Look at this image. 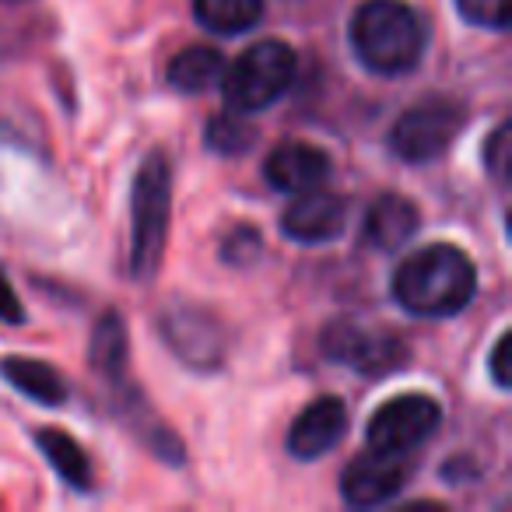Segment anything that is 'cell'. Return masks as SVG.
I'll return each mask as SVG.
<instances>
[{
    "label": "cell",
    "instance_id": "obj_1",
    "mask_svg": "<svg viewBox=\"0 0 512 512\" xmlns=\"http://www.w3.org/2000/svg\"><path fill=\"white\" fill-rule=\"evenodd\" d=\"M477 267L453 242L414 249L393 271V302L418 320H446L474 302Z\"/></svg>",
    "mask_w": 512,
    "mask_h": 512
},
{
    "label": "cell",
    "instance_id": "obj_2",
    "mask_svg": "<svg viewBox=\"0 0 512 512\" xmlns=\"http://www.w3.org/2000/svg\"><path fill=\"white\" fill-rule=\"evenodd\" d=\"M351 53L379 78H404L418 71L428 50V29L404 0H362L348 25Z\"/></svg>",
    "mask_w": 512,
    "mask_h": 512
},
{
    "label": "cell",
    "instance_id": "obj_3",
    "mask_svg": "<svg viewBox=\"0 0 512 512\" xmlns=\"http://www.w3.org/2000/svg\"><path fill=\"white\" fill-rule=\"evenodd\" d=\"M172 218V165L165 151H151L134 176L130 193V274L151 281L158 274Z\"/></svg>",
    "mask_w": 512,
    "mask_h": 512
},
{
    "label": "cell",
    "instance_id": "obj_4",
    "mask_svg": "<svg viewBox=\"0 0 512 512\" xmlns=\"http://www.w3.org/2000/svg\"><path fill=\"white\" fill-rule=\"evenodd\" d=\"M295 71H299V57L292 46L281 39H260L242 50L232 64H225L221 74L225 106L246 116L264 113L288 95V88L295 85Z\"/></svg>",
    "mask_w": 512,
    "mask_h": 512
},
{
    "label": "cell",
    "instance_id": "obj_5",
    "mask_svg": "<svg viewBox=\"0 0 512 512\" xmlns=\"http://www.w3.org/2000/svg\"><path fill=\"white\" fill-rule=\"evenodd\" d=\"M463 127H467V106L449 95H432L397 116L390 127V151L407 165H428L453 148Z\"/></svg>",
    "mask_w": 512,
    "mask_h": 512
},
{
    "label": "cell",
    "instance_id": "obj_6",
    "mask_svg": "<svg viewBox=\"0 0 512 512\" xmlns=\"http://www.w3.org/2000/svg\"><path fill=\"white\" fill-rule=\"evenodd\" d=\"M320 351L327 362L348 365L365 379H386L411 362V348L386 327H362L355 320H334L323 327Z\"/></svg>",
    "mask_w": 512,
    "mask_h": 512
},
{
    "label": "cell",
    "instance_id": "obj_7",
    "mask_svg": "<svg viewBox=\"0 0 512 512\" xmlns=\"http://www.w3.org/2000/svg\"><path fill=\"white\" fill-rule=\"evenodd\" d=\"M442 425V407L428 393H400L379 404L365 425V442L376 453L411 456L421 449Z\"/></svg>",
    "mask_w": 512,
    "mask_h": 512
},
{
    "label": "cell",
    "instance_id": "obj_8",
    "mask_svg": "<svg viewBox=\"0 0 512 512\" xmlns=\"http://www.w3.org/2000/svg\"><path fill=\"white\" fill-rule=\"evenodd\" d=\"M158 330H162L165 344L193 369H218L225 362V327L211 309L197 306V302L172 299L158 316Z\"/></svg>",
    "mask_w": 512,
    "mask_h": 512
},
{
    "label": "cell",
    "instance_id": "obj_9",
    "mask_svg": "<svg viewBox=\"0 0 512 512\" xmlns=\"http://www.w3.org/2000/svg\"><path fill=\"white\" fill-rule=\"evenodd\" d=\"M414 474L411 456H393V453H369L355 456L348 470L341 474V498L351 509H379V505L393 502L400 491L407 488Z\"/></svg>",
    "mask_w": 512,
    "mask_h": 512
},
{
    "label": "cell",
    "instance_id": "obj_10",
    "mask_svg": "<svg viewBox=\"0 0 512 512\" xmlns=\"http://www.w3.org/2000/svg\"><path fill=\"white\" fill-rule=\"evenodd\" d=\"M344 228H348V200L323 186L295 193V204H288V211L281 214V232L299 246H327L341 239Z\"/></svg>",
    "mask_w": 512,
    "mask_h": 512
},
{
    "label": "cell",
    "instance_id": "obj_11",
    "mask_svg": "<svg viewBox=\"0 0 512 512\" xmlns=\"http://www.w3.org/2000/svg\"><path fill=\"white\" fill-rule=\"evenodd\" d=\"M348 407H344L341 397H316L299 418L292 421L288 428V453L302 463H313V460H323L330 449H337L348 435Z\"/></svg>",
    "mask_w": 512,
    "mask_h": 512
},
{
    "label": "cell",
    "instance_id": "obj_12",
    "mask_svg": "<svg viewBox=\"0 0 512 512\" xmlns=\"http://www.w3.org/2000/svg\"><path fill=\"white\" fill-rule=\"evenodd\" d=\"M334 176V158L306 141H285L264 158V179L278 193H306L327 186Z\"/></svg>",
    "mask_w": 512,
    "mask_h": 512
},
{
    "label": "cell",
    "instance_id": "obj_13",
    "mask_svg": "<svg viewBox=\"0 0 512 512\" xmlns=\"http://www.w3.org/2000/svg\"><path fill=\"white\" fill-rule=\"evenodd\" d=\"M421 225V211L414 207V200L400 197V193H379L376 200L369 204L362 221V235L372 249L379 253H393L404 242L414 239Z\"/></svg>",
    "mask_w": 512,
    "mask_h": 512
},
{
    "label": "cell",
    "instance_id": "obj_14",
    "mask_svg": "<svg viewBox=\"0 0 512 512\" xmlns=\"http://www.w3.org/2000/svg\"><path fill=\"white\" fill-rule=\"evenodd\" d=\"M0 376L8 379L22 397L36 400L43 407H64L67 397H71L67 379L50 362H36V358H22V355L4 358L0 362Z\"/></svg>",
    "mask_w": 512,
    "mask_h": 512
},
{
    "label": "cell",
    "instance_id": "obj_15",
    "mask_svg": "<svg viewBox=\"0 0 512 512\" xmlns=\"http://www.w3.org/2000/svg\"><path fill=\"white\" fill-rule=\"evenodd\" d=\"M36 446L46 456V463L53 467V474L74 491H92L95 488V474L88 453L81 449V442L74 435H67L64 428H39L36 432Z\"/></svg>",
    "mask_w": 512,
    "mask_h": 512
},
{
    "label": "cell",
    "instance_id": "obj_16",
    "mask_svg": "<svg viewBox=\"0 0 512 512\" xmlns=\"http://www.w3.org/2000/svg\"><path fill=\"white\" fill-rule=\"evenodd\" d=\"M228 60L221 57L214 46H186L176 57L169 60V85L183 95H200L207 88L221 85V74H225Z\"/></svg>",
    "mask_w": 512,
    "mask_h": 512
},
{
    "label": "cell",
    "instance_id": "obj_17",
    "mask_svg": "<svg viewBox=\"0 0 512 512\" xmlns=\"http://www.w3.org/2000/svg\"><path fill=\"white\" fill-rule=\"evenodd\" d=\"M127 320H123L120 313H113L109 309L106 316H102L99 323H95L92 330V348H88V362H92V369L99 372L102 379H109V383H123V372H127Z\"/></svg>",
    "mask_w": 512,
    "mask_h": 512
},
{
    "label": "cell",
    "instance_id": "obj_18",
    "mask_svg": "<svg viewBox=\"0 0 512 512\" xmlns=\"http://www.w3.org/2000/svg\"><path fill=\"white\" fill-rule=\"evenodd\" d=\"M193 18L211 36H242L264 22V0H193Z\"/></svg>",
    "mask_w": 512,
    "mask_h": 512
},
{
    "label": "cell",
    "instance_id": "obj_19",
    "mask_svg": "<svg viewBox=\"0 0 512 512\" xmlns=\"http://www.w3.org/2000/svg\"><path fill=\"white\" fill-rule=\"evenodd\" d=\"M256 141H260V127L253 120H246V113H235V109L214 113L204 127V144L214 155H225V158L249 155L256 148Z\"/></svg>",
    "mask_w": 512,
    "mask_h": 512
},
{
    "label": "cell",
    "instance_id": "obj_20",
    "mask_svg": "<svg viewBox=\"0 0 512 512\" xmlns=\"http://www.w3.org/2000/svg\"><path fill=\"white\" fill-rule=\"evenodd\" d=\"M456 11L467 25L491 32H505L512 22L509 15V0H456Z\"/></svg>",
    "mask_w": 512,
    "mask_h": 512
},
{
    "label": "cell",
    "instance_id": "obj_21",
    "mask_svg": "<svg viewBox=\"0 0 512 512\" xmlns=\"http://www.w3.org/2000/svg\"><path fill=\"white\" fill-rule=\"evenodd\" d=\"M509 158H512L509 123L502 120L495 130H491L488 141H484V169H488L491 176L498 179V183H505V179H509Z\"/></svg>",
    "mask_w": 512,
    "mask_h": 512
},
{
    "label": "cell",
    "instance_id": "obj_22",
    "mask_svg": "<svg viewBox=\"0 0 512 512\" xmlns=\"http://www.w3.org/2000/svg\"><path fill=\"white\" fill-rule=\"evenodd\" d=\"M260 249H264V239L253 228H235L225 239L221 256H225V264H253L256 256H260Z\"/></svg>",
    "mask_w": 512,
    "mask_h": 512
},
{
    "label": "cell",
    "instance_id": "obj_23",
    "mask_svg": "<svg viewBox=\"0 0 512 512\" xmlns=\"http://www.w3.org/2000/svg\"><path fill=\"white\" fill-rule=\"evenodd\" d=\"M509 348H512V337L509 334H502L495 341V348H491V355H488V372H491V379H495V386L498 390H509Z\"/></svg>",
    "mask_w": 512,
    "mask_h": 512
},
{
    "label": "cell",
    "instance_id": "obj_24",
    "mask_svg": "<svg viewBox=\"0 0 512 512\" xmlns=\"http://www.w3.org/2000/svg\"><path fill=\"white\" fill-rule=\"evenodd\" d=\"M0 323H25V306L22 299H18V292L11 288L8 274L0 271Z\"/></svg>",
    "mask_w": 512,
    "mask_h": 512
},
{
    "label": "cell",
    "instance_id": "obj_25",
    "mask_svg": "<svg viewBox=\"0 0 512 512\" xmlns=\"http://www.w3.org/2000/svg\"><path fill=\"white\" fill-rule=\"evenodd\" d=\"M8 4H18V0H8Z\"/></svg>",
    "mask_w": 512,
    "mask_h": 512
}]
</instances>
